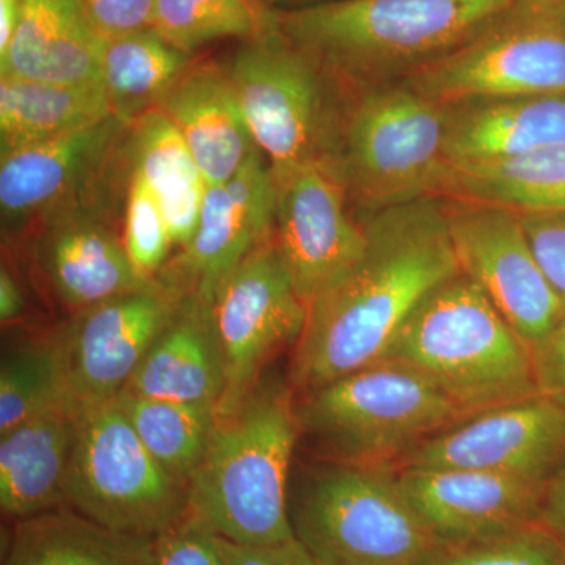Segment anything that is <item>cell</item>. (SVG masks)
Returning <instances> with one entry per match:
<instances>
[{"instance_id":"1f68e13d","label":"cell","mask_w":565,"mask_h":565,"mask_svg":"<svg viewBox=\"0 0 565 565\" xmlns=\"http://www.w3.org/2000/svg\"><path fill=\"white\" fill-rule=\"evenodd\" d=\"M74 404L55 340L22 345L0 366V435L36 416Z\"/></svg>"},{"instance_id":"2e32d148","label":"cell","mask_w":565,"mask_h":565,"mask_svg":"<svg viewBox=\"0 0 565 565\" xmlns=\"http://www.w3.org/2000/svg\"><path fill=\"white\" fill-rule=\"evenodd\" d=\"M131 125L111 117L92 126L0 154L3 233L31 232L39 223L87 202Z\"/></svg>"},{"instance_id":"9a60e30c","label":"cell","mask_w":565,"mask_h":565,"mask_svg":"<svg viewBox=\"0 0 565 565\" xmlns=\"http://www.w3.org/2000/svg\"><path fill=\"white\" fill-rule=\"evenodd\" d=\"M273 177L275 244L308 305L362 255L363 223L349 214L348 189L332 167L302 166Z\"/></svg>"},{"instance_id":"f1b7e54d","label":"cell","mask_w":565,"mask_h":565,"mask_svg":"<svg viewBox=\"0 0 565 565\" xmlns=\"http://www.w3.org/2000/svg\"><path fill=\"white\" fill-rule=\"evenodd\" d=\"M148 539L111 533L58 508L18 520L3 565H143Z\"/></svg>"},{"instance_id":"8992f818","label":"cell","mask_w":565,"mask_h":565,"mask_svg":"<svg viewBox=\"0 0 565 565\" xmlns=\"http://www.w3.org/2000/svg\"><path fill=\"white\" fill-rule=\"evenodd\" d=\"M300 433L334 462L388 467L446 427L468 418L444 392L408 367L377 362L303 394Z\"/></svg>"},{"instance_id":"7bdbcfd3","label":"cell","mask_w":565,"mask_h":565,"mask_svg":"<svg viewBox=\"0 0 565 565\" xmlns=\"http://www.w3.org/2000/svg\"><path fill=\"white\" fill-rule=\"evenodd\" d=\"M21 17V0H0V55L9 50Z\"/></svg>"},{"instance_id":"836d02e7","label":"cell","mask_w":565,"mask_h":565,"mask_svg":"<svg viewBox=\"0 0 565 565\" xmlns=\"http://www.w3.org/2000/svg\"><path fill=\"white\" fill-rule=\"evenodd\" d=\"M423 565H565V546L534 525L486 541L444 544Z\"/></svg>"},{"instance_id":"603a6c76","label":"cell","mask_w":565,"mask_h":565,"mask_svg":"<svg viewBox=\"0 0 565 565\" xmlns=\"http://www.w3.org/2000/svg\"><path fill=\"white\" fill-rule=\"evenodd\" d=\"M223 390L225 371L212 303L188 296L122 392L217 407Z\"/></svg>"},{"instance_id":"60d3db41","label":"cell","mask_w":565,"mask_h":565,"mask_svg":"<svg viewBox=\"0 0 565 565\" xmlns=\"http://www.w3.org/2000/svg\"><path fill=\"white\" fill-rule=\"evenodd\" d=\"M24 313V297L14 275L3 264L0 269V321L2 326L17 322Z\"/></svg>"},{"instance_id":"74e56055","label":"cell","mask_w":565,"mask_h":565,"mask_svg":"<svg viewBox=\"0 0 565 565\" xmlns=\"http://www.w3.org/2000/svg\"><path fill=\"white\" fill-rule=\"evenodd\" d=\"M533 353L539 394L565 404V316Z\"/></svg>"},{"instance_id":"4316f807","label":"cell","mask_w":565,"mask_h":565,"mask_svg":"<svg viewBox=\"0 0 565 565\" xmlns=\"http://www.w3.org/2000/svg\"><path fill=\"white\" fill-rule=\"evenodd\" d=\"M98 85H66L0 76V154L111 117Z\"/></svg>"},{"instance_id":"f546056e","label":"cell","mask_w":565,"mask_h":565,"mask_svg":"<svg viewBox=\"0 0 565 565\" xmlns=\"http://www.w3.org/2000/svg\"><path fill=\"white\" fill-rule=\"evenodd\" d=\"M117 401L156 462L188 486L210 445L217 407L151 399L129 392L118 394Z\"/></svg>"},{"instance_id":"9c48e42d","label":"cell","mask_w":565,"mask_h":565,"mask_svg":"<svg viewBox=\"0 0 565 565\" xmlns=\"http://www.w3.org/2000/svg\"><path fill=\"white\" fill-rule=\"evenodd\" d=\"M66 505L111 533L154 537L188 514V486L156 462L115 397L79 407Z\"/></svg>"},{"instance_id":"4fadbf2b","label":"cell","mask_w":565,"mask_h":565,"mask_svg":"<svg viewBox=\"0 0 565 565\" xmlns=\"http://www.w3.org/2000/svg\"><path fill=\"white\" fill-rule=\"evenodd\" d=\"M184 299L161 280L76 311L55 338L71 399L107 403L132 375Z\"/></svg>"},{"instance_id":"277c9868","label":"cell","mask_w":565,"mask_h":565,"mask_svg":"<svg viewBox=\"0 0 565 565\" xmlns=\"http://www.w3.org/2000/svg\"><path fill=\"white\" fill-rule=\"evenodd\" d=\"M382 360L415 371L467 416L539 394L533 348L462 273L418 305Z\"/></svg>"},{"instance_id":"ffe728a7","label":"cell","mask_w":565,"mask_h":565,"mask_svg":"<svg viewBox=\"0 0 565 565\" xmlns=\"http://www.w3.org/2000/svg\"><path fill=\"white\" fill-rule=\"evenodd\" d=\"M159 109L172 120L207 185L232 180L259 150L226 66L193 63Z\"/></svg>"},{"instance_id":"3957f363","label":"cell","mask_w":565,"mask_h":565,"mask_svg":"<svg viewBox=\"0 0 565 565\" xmlns=\"http://www.w3.org/2000/svg\"><path fill=\"white\" fill-rule=\"evenodd\" d=\"M299 435L291 385H256L236 411L217 415L203 460L188 482L189 514L234 544L296 539L289 473Z\"/></svg>"},{"instance_id":"b9f144b4","label":"cell","mask_w":565,"mask_h":565,"mask_svg":"<svg viewBox=\"0 0 565 565\" xmlns=\"http://www.w3.org/2000/svg\"><path fill=\"white\" fill-rule=\"evenodd\" d=\"M514 13L565 28V0H515Z\"/></svg>"},{"instance_id":"d4e9b609","label":"cell","mask_w":565,"mask_h":565,"mask_svg":"<svg viewBox=\"0 0 565 565\" xmlns=\"http://www.w3.org/2000/svg\"><path fill=\"white\" fill-rule=\"evenodd\" d=\"M126 150L132 172L161 204L174 247H185L199 226L207 182L181 132L158 107L132 122Z\"/></svg>"},{"instance_id":"6da1fadb","label":"cell","mask_w":565,"mask_h":565,"mask_svg":"<svg viewBox=\"0 0 565 565\" xmlns=\"http://www.w3.org/2000/svg\"><path fill=\"white\" fill-rule=\"evenodd\" d=\"M362 255L308 303L289 374L294 393L377 363L418 305L460 273L444 196L367 212Z\"/></svg>"},{"instance_id":"484cf974","label":"cell","mask_w":565,"mask_h":565,"mask_svg":"<svg viewBox=\"0 0 565 565\" xmlns=\"http://www.w3.org/2000/svg\"><path fill=\"white\" fill-rule=\"evenodd\" d=\"M527 214L565 211V143L479 163L449 166L441 195Z\"/></svg>"},{"instance_id":"ba28073f","label":"cell","mask_w":565,"mask_h":565,"mask_svg":"<svg viewBox=\"0 0 565 565\" xmlns=\"http://www.w3.org/2000/svg\"><path fill=\"white\" fill-rule=\"evenodd\" d=\"M446 106L405 81L364 88L352 96L337 172L349 199L367 212L441 195Z\"/></svg>"},{"instance_id":"4dcf8cb0","label":"cell","mask_w":565,"mask_h":565,"mask_svg":"<svg viewBox=\"0 0 565 565\" xmlns=\"http://www.w3.org/2000/svg\"><path fill=\"white\" fill-rule=\"evenodd\" d=\"M274 13L259 0H154L152 29L193 55L212 41L262 35L273 28Z\"/></svg>"},{"instance_id":"ac0fdd59","label":"cell","mask_w":565,"mask_h":565,"mask_svg":"<svg viewBox=\"0 0 565 565\" xmlns=\"http://www.w3.org/2000/svg\"><path fill=\"white\" fill-rule=\"evenodd\" d=\"M403 492L441 544H467L539 525L546 482L468 468H399Z\"/></svg>"},{"instance_id":"ee69618b","label":"cell","mask_w":565,"mask_h":565,"mask_svg":"<svg viewBox=\"0 0 565 565\" xmlns=\"http://www.w3.org/2000/svg\"><path fill=\"white\" fill-rule=\"evenodd\" d=\"M266 6H313V3L327 2V0H259Z\"/></svg>"},{"instance_id":"7402d4cb","label":"cell","mask_w":565,"mask_h":565,"mask_svg":"<svg viewBox=\"0 0 565 565\" xmlns=\"http://www.w3.org/2000/svg\"><path fill=\"white\" fill-rule=\"evenodd\" d=\"M103 40L77 0H21L0 76L102 87Z\"/></svg>"},{"instance_id":"5bb4252c","label":"cell","mask_w":565,"mask_h":565,"mask_svg":"<svg viewBox=\"0 0 565 565\" xmlns=\"http://www.w3.org/2000/svg\"><path fill=\"white\" fill-rule=\"evenodd\" d=\"M564 462L565 404L537 394L446 427L399 468H468L546 482Z\"/></svg>"},{"instance_id":"83f0119b","label":"cell","mask_w":565,"mask_h":565,"mask_svg":"<svg viewBox=\"0 0 565 565\" xmlns=\"http://www.w3.org/2000/svg\"><path fill=\"white\" fill-rule=\"evenodd\" d=\"M195 63L152 28L107 36L102 47V87L111 114L132 122L158 109Z\"/></svg>"},{"instance_id":"30bf717a","label":"cell","mask_w":565,"mask_h":565,"mask_svg":"<svg viewBox=\"0 0 565 565\" xmlns=\"http://www.w3.org/2000/svg\"><path fill=\"white\" fill-rule=\"evenodd\" d=\"M307 315L308 305L294 289L274 237L223 278L212 297L225 371L217 415L236 411L275 353L296 345Z\"/></svg>"},{"instance_id":"8d00e7d4","label":"cell","mask_w":565,"mask_h":565,"mask_svg":"<svg viewBox=\"0 0 565 565\" xmlns=\"http://www.w3.org/2000/svg\"><path fill=\"white\" fill-rule=\"evenodd\" d=\"M77 2L104 39L152 28L154 0H77Z\"/></svg>"},{"instance_id":"d6a6232c","label":"cell","mask_w":565,"mask_h":565,"mask_svg":"<svg viewBox=\"0 0 565 565\" xmlns=\"http://www.w3.org/2000/svg\"><path fill=\"white\" fill-rule=\"evenodd\" d=\"M121 239L126 255L141 280H158V275L169 263L172 234L154 193L132 170L126 191Z\"/></svg>"},{"instance_id":"44dd1931","label":"cell","mask_w":565,"mask_h":565,"mask_svg":"<svg viewBox=\"0 0 565 565\" xmlns=\"http://www.w3.org/2000/svg\"><path fill=\"white\" fill-rule=\"evenodd\" d=\"M565 143V93L471 99L446 106L449 166L503 161Z\"/></svg>"},{"instance_id":"5b68a950","label":"cell","mask_w":565,"mask_h":565,"mask_svg":"<svg viewBox=\"0 0 565 565\" xmlns=\"http://www.w3.org/2000/svg\"><path fill=\"white\" fill-rule=\"evenodd\" d=\"M226 70L274 174L302 166L337 170L352 95L321 63L274 21L234 52Z\"/></svg>"},{"instance_id":"f35d334b","label":"cell","mask_w":565,"mask_h":565,"mask_svg":"<svg viewBox=\"0 0 565 565\" xmlns=\"http://www.w3.org/2000/svg\"><path fill=\"white\" fill-rule=\"evenodd\" d=\"M225 565H318L299 539L274 545H243L218 537Z\"/></svg>"},{"instance_id":"52a82bcc","label":"cell","mask_w":565,"mask_h":565,"mask_svg":"<svg viewBox=\"0 0 565 565\" xmlns=\"http://www.w3.org/2000/svg\"><path fill=\"white\" fill-rule=\"evenodd\" d=\"M289 512L318 565H423L444 545L388 467L337 462L315 471Z\"/></svg>"},{"instance_id":"ab89813d","label":"cell","mask_w":565,"mask_h":565,"mask_svg":"<svg viewBox=\"0 0 565 565\" xmlns=\"http://www.w3.org/2000/svg\"><path fill=\"white\" fill-rule=\"evenodd\" d=\"M537 523L565 546V462L546 481Z\"/></svg>"},{"instance_id":"7a4b0ae2","label":"cell","mask_w":565,"mask_h":565,"mask_svg":"<svg viewBox=\"0 0 565 565\" xmlns=\"http://www.w3.org/2000/svg\"><path fill=\"white\" fill-rule=\"evenodd\" d=\"M515 0H327L275 10V28L355 95L403 81L487 31Z\"/></svg>"},{"instance_id":"e0dca14e","label":"cell","mask_w":565,"mask_h":565,"mask_svg":"<svg viewBox=\"0 0 565 565\" xmlns=\"http://www.w3.org/2000/svg\"><path fill=\"white\" fill-rule=\"evenodd\" d=\"M275 195L273 170L258 150L232 180L207 185L191 243L169 259L158 280L212 303L223 278L273 239Z\"/></svg>"},{"instance_id":"8fae6325","label":"cell","mask_w":565,"mask_h":565,"mask_svg":"<svg viewBox=\"0 0 565 565\" xmlns=\"http://www.w3.org/2000/svg\"><path fill=\"white\" fill-rule=\"evenodd\" d=\"M444 199L460 273L471 278L509 326L535 348L563 321L565 307L531 250L519 212Z\"/></svg>"},{"instance_id":"7c38bea8","label":"cell","mask_w":565,"mask_h":565,"mask_svg":"<svg viewBox=\"0 0 565 565\" xmlns=\"http://www.w3.org/2000/svg\"><path fill=\"white\" fill-rule=\"evenodd\" d=\"M403 81L444 106L565 93V28L511 10L459 50Z\"/></svg>"},{"instance_id":"cb8c5ba5","label":"cell","mask_w":565,"mask_h":565,"mask_svg":"<svg viewBox=\"0 0 565 565\" xmlns=\"http://www.w3.org/2000/svg\"><path fill=\"white\" fill-rule=\"evenodd\" d=\"M66 404L0 435V508L17 520L66 505V478L77 434Z\"/></svg>"},{"instance_id":"d590c367","label":"cell","mask_w":565,"mask_h":565,"mask_svg":"<svg viewBox=\"0 0 565 565\" xmlns=\"http://www.w3.org/2000/svg\"><path fill=\"white\" fill-rule=\"evenodd\" d=\"M531 250L565 307V211L520 214Z\"/></svg>"},{"instance_id":"d6986e66","label":"cell","mask_w":565,"mask_h":565,"mask_svg":"<svg viewBox=\"0 0 565 565\" xmlns=\"http://www.w3.org/2000/svg\"><path fill=\"white\" fill-rule=\"evenodd\" d=\"M28 234L35 239L41 275L74 313L152 282L134 270L121 237L90 200L52 215Z\"/></svg>"},{"instance_id":"e575fe53","label":"cell","mask_w":565,"mask_h":565,"mask_svg":"<svg viewBox=\"0 0 565 565\" xmlns=\"http://www.w3.org/2000/svg\"><path fill=\"white\" fill-rule=\"evenodd\" d=\"M143 565H225L218 537L195 516L185 514L161 534L148 539Z\"/></svg>"}]
</instances>
